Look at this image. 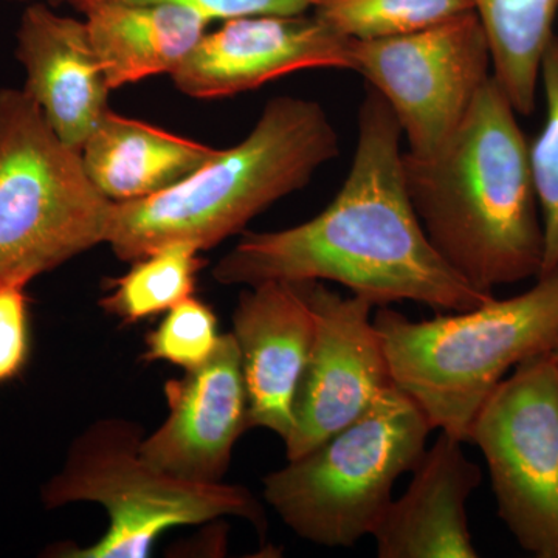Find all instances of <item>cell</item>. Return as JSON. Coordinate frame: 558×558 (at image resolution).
<instances>
[{
	"mask_svg": "<svg viewBox=\"0 0 558 558\" xmlns=\"http://www.w3.org/2000/svg\"><path fill=\"white\" fill-rule=\"evenodd\" d=\"M113 202L24 89H0V286H27L105 244Z\"/></svg>",
	"mask_w": 558,
	"mask_h": 558,
	"instance_id": "obj_7",
	"label": "cell"
},
{
	"mask_svg": "<svg viewBox=\"0 0 558 558\" xmlns=\"http://www.w3.org/2000/svg\"><path fill=\"white\" fill-rule=\"evenodd\" d=\"M392 384L433 429L469 442L481 407L515 366L558 351V270L510 299L413 322L388 306L373 317Z\"/></svg>",
	"mask_w": 558,
	"mask_h": 558,
	"instance_id": "obj_4",
	"label": "cell"
},
{
	"mask_svg": "<svg viewBox=\"0 0 558 558\" xmlns=\"http://www.w3.org/2000/svg\"><path fill=\"white\" fill-rule=\"evenodd\" d=\"M323 0H69L68 5L86 13L102 3H161L194 11L211 22H226L259 14L312 13Z\"/></svg>",
	"mask_w": 558,
	"mask_h": 558,
	"instance_id": "obj_23",
	"label": "cell"
},
{
	"mask_svg": "<svg viewBox=\"0 0 558 558\" xmlns=\"http://www.w3.org/2000/svg\"><path fill=\"white\" fill-rule=\"evenodd\" d=\"M218 150L110 109L81 149V157L95 189L119 204L171 189Z\"/></svg>",
	"mask_w": 558,
	"mask_h": 558,
	"instance_id": "obj_16",
	"label": "cell"
},
{
	"mask_svg": "<svg viewBox=\"0 0 558 558\" xmlns=\"http://www.w3.org/2000/svg\"><path fill=\"white\" fill-rule=\"evenodd\" d=\"M44 0L27 3L16 32L24 90L54 134L81 153L108 116L112 92L86 22L57 13Z\"/></svg>",
	"mask_w": 558,
	"mask_h": 558,
	"instance_id": "obj_14",
	"label": "cell"
},
{
	"mask_svg": "<svg viewBox=\"0 0 558 558\" xmlns=\"http://www.w3.org/2000/svg\"><path fill=\"white\" fill-rule=\"evenodd\" d=\"M314 339L295 400L288 461L317 449L365 414L391 388L387 355L373 322L374 304L306 281Z\"/></svg>",
	"mask_w": 558,
	"mask_h": 558,
	"instance_id": "obj_10",
	"label": "cell"
},
{
	"mask_svg": "<svg viewBox=\"0 0 558 558\" xmlns=\"http://www.w3.org/2000/svg\"><path fill=\"white\" fill-rule=\"evenodd\" d=\"M546 112L542 131L529 143L532 179L542 215L545 256L542 274L558 270V38L554 36L542 68ZM539 274V275H542Z\"/></svg>",
	"mask_w": 558,
	"mask_h": 558,
	"instance_id": "obj_21",
	"label": "cell"
},
{
	"mask_svg": "<svg viewBox=\"0 0 558 558\" xmlns=\"http://www.w3.org/2000/svg\"><path fill=\"white\" fill-rule=\"evenodd\" d=\"M22 284L0 286V384L21 373L28 357L27 295Z\"/></svg>",
	"mask_w": 558,
	"mask_h": 558,
	"instance_id": "obj_24",
	"label": "cell"
},
{
	"mask_svg": "<svg viewBox=\"0 0 558 558\" xmlns=\"http://www.w3.org/2000/svg\"><path fill=\"white\" fill-rule=\"evenodd\" d=\"M357 126L351 170L328 207L290 229L245 234L216 264V281H332L374 307L414 301L462 312L494 299L459 277L428 240L407 190L402 130L373 87Z\"/></svg>",
	"mask_w": 558,
	"mask_h": 558,
	"instance_id": "obj_1",
	"label": "cell"
},
{
	"mask_svg": "<svg viewBox=\"0 0 558 558\" xmlns=\"http://www.w3.org/2000/svg\"><path fill=\"white\" fill-rule=\"evenodd\" d=\"M142 440V427L120 417L100 418L73 440L60 472L40 490L44 508L97 502L108 512L109 526L87 548L57 546L47 556L149 557L154 543L170 529L219 517H238L260 537L266 535V512L248 488L175 478L143 458Z\"/></svg>",
	"mask_w": 558,
	"mask_h": 558,
	"instance_id": "obj_5",
	"label": "cell"
},
{
	"mask_svg": "<svg viewBox=\"0 0 558 558\" xmlns=\"http://www.w3.org/2000/svg\"><path fill=\"white\" fill-rule=\"evenodd\" d=\"M469 442L486 459L499 520L520 548L558 558V351L513 368L481 407Z\"/></svg>",
	"mask_w": 558,
	"mask_h": 558,
	"instance_id": "obj_8",
	"label": "cell"
},
{
	"mask_svg": "<svg viewBox=\"0 0 558 558\" xmlns=\"http://www.w3.org/2000/svg\"><path fill=\"white\" fill-rule=\"evenodd\" d=\"M312 69L352 70L349 39L314 13L259 14L207 32L171 80L186 97L215 100Z\"/></svg>",
	"mask_w": 558,
	"mask_h": 558,
	"instance_id": "obj_11",
	"label": "cell"
},
{
	"mask_svg": "<svg viewBox=\"0 0 558 558\" xmlns=\"http://www.w3.org/2000/svg\"><path fill=\"white\" fill-rule=\"evenodd\" d=\"M44 2L49 3L53 9H58V7L68 5L69 0H44Z\"/></svg>",
	"mask_w": 558,
	"mask_h": 558,
	"instance_id": "obj_25",
	"label": "cell"
},
{
	"mask_svg": "<svg viewBox=\"0 0 558 558\" xmlns=\"http://www.w3.org/2000/svg\"><path fill=\"white\" fill-rule=\"evenodd\" d=\"M218 319L204 301L190 296L167 312L146 337V362H168L185 371L207 362L218 347Z\"/></svg>",
	"mask_w": 558,
	"mask_h": 558,
	"instance_id": "obj_22",
	"label": "cell"
},
{
	"mask_svg": "<svg viewBox=\"0 0 558 558\" xmlns=\"http://www.w3.org/2000/svg\"><path fill=\"white\" fill-rule=\"evenodd\" d=\"M492 57V76L519 116L537 102L543 60L554 36L558 0H472Z\"/></svg>",
	"mask_w": 558,
	"mask_h": 558,
	"instance_id": "obj_18",
	"label": "cell"
},
{
	"mask_svg": "<svg viewBox=\"0 0 558 558\" xmlns=\"http://www.w3.org/2000/svg\"><path fill=\"white\" fill-rule=\"evenodd\" d=\"M517 116L490 76L435 153H403L407 190L428 240L483 293L538 278L543 269L542 215Z\"/></svg>",
	"mask_w": 558,
	"mask_h": 558,
	"instance_id": "obj_2",
	"label": "cell"
},
{
	"mask_svg": "<svg viewBox=\"0 0 558 558\" xmlns=\"http://www.w3.org/2000/svg\"><path fill=\"white\" fill-rule=\"evenodd\" d=\"M84 16L112 90L171 76L199 46L209 25L194 11L161 3H102Z\"/></svg>",
	"mask_w": 558,
	"mask_h": 558,
	"instance_id": "obj_17",
	"label": "cell"
},
{
	"mask_svg": "<svg viewBox=\"0 0 558 558\" xmlns=\"http://www.w3.org/2000/svg\"><path fill=\"white\" fill-rule=\"evenodd\" d=\"M189 242H172L132 264L123 277L110 281L109 295L100 306L126 323L168 312L194 296L197 274L205 260Z\"/></svg>",
	"mask_w": 558,
	"mask_h": 558,
	"instance_id": "obj_19",
	"label": "cell"
},
{
	"mask_svg": "<svg viewBox=\"0 0 558 558\" xmlns=\"http://www.w3.org/2000/svg\"><path fill=\"white\" fill-rule=\"evenodd\" d=\"M248 402V428L289 438L293 400L314 339L306 281H266L240 296L233 315Z\"/></svg>",
	"mask_w": 558,
	"mask_h": 558,
	"instance_id": "obj_13",
	"label": "cell"
},
{
	"mask_svg": "<svg viewBox=\"0 0 558 558\" xmlns=\"http://www.w3.org/2000/svg\"><path fill=\"white\" fill-rule=\"evenodd\" d=\"M432 425L392 385L365 414L264 478V498L299 537L351 548L384 519L392 488L427 446Z\"/></svg>",
	"mask_w": 558,
	"mask_h": 558,
	"instance_id": "obj_6",
	"label": "cell"
},
{
	"mask_svg": "<svg viewBox=\"0 0 558 558\" xmlns=\"http://www.w3.org/2000/svg\"><path fill=\"white\" fill-rule=\"evenodd\" d=\"M405 494L392 499L374 529L380 558H476L468 501L483 472L462 442L440 432L411 470Z\"/></svg>",
	"mask_w": 558,
	"mask_h": 558,
	"instance_id": "obj_15",
	"label": "cell"
},
{
	"mask_svg": "<svg viewBox=\"0 0 558 558\" xmlns=\"http://www.w3.org/2000/svg\"><path fill=\"white\" fill-rule=\"evenodd\" d=\"M168 417L143 438V458L175 478L222 483L234 444L248 429V402L240 348L219 337L207 362L165 384Z\"/></svg>",
	"mask_w": 558,
	"mask_h": 558,
	"instance_id": "obj_12",
	"label": "cell"
},
{
	"mask_svg": "<svg viewBox=\"0 0 558 558\" xmlns=\"http://www.w3.org/2000/svg\"><path fill=\"white\" fill-rule=\"evenodd\" d=\"M472 11V0H323L312 13L347 39H379L425 31Z\"/></svg>",
	"mask_w": 558,
	"mask_h": 558,
	"instance_id": "obj_20",
	"label": "cell"
},
{
	"mask_svg": "<svg viewBox=\"0 0 558 558\" xmlns=\"http://www.w3.org/2000/svg\"><path fill=\"white\" fill-rule=\"evenodd\" d=\"M7 2H13V3H31V2H35V0H7Z\"/></svg>",
	"mask_w": 558,
	"mask_h": 558,
	"instance_id": "obj_26",
	"label": "cell"
},
{
	"mask_svg": "<svg viewBox=\"0 0 558 558\" xmlns=\"http://www.w3.org/2000/svg\"><path fill=\"white\" fill-rule=\"evenodd\" d=\"M352 70L362 73L395 112L407 153L427 156L464 120L490 78L487 36L475 11L379 39H349Z\"/></svg>",
	"mask_w": 558,
	"mask_h": 558,
	"instance_id": "obj_9",
	"label": "cell"
},
{
	"mask_svg": "<svg viewBox=\"0 0 558 558\" xmlns=\"http://www.w3.org/2000/svg\"><path fill=\"white\" fill-rule=\"evenodd\" d=\"M339 154V132L319 102L274 98L247 137L189 178L145 199L113 202L105 244L126 263L172 242L216 247Z\"/></svg>",
	"mask_w": 558,
	"mask_h": 558,
	"instance_id": "obj_3",
	"label": "cell"
}]
</instances>
